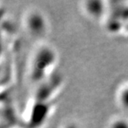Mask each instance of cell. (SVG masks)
<instances>
[{
  "label": "cell",
  "instance_id": "cell-1",
  "mask_svg": "<svg viewBox=\"0 0 128 128\" xmlns=\"http://www.w3.org/2000/svg\"><path fill=\"white\" fill-rule=\"evenodd\" d=\"M58 55L55 49L48 43L42 42L36 46L30 56L28 72L35 82L47 80L56 66Z\"/></svg>",
  "mask_w": 128,
  "mask_h": 128
},
{
  "label": "cell",
  "instance_id": "cell-2",
  "mask_svg": "<svg viewBox=\"0 0 128 128\" xmlns=\"http://www.w3.org/2000/svg\"><path fill=\"white\" fill-rule=\"evenodd\" d=\"M23 25L27 32L33 37L42 36L48 30L46 18L41 11L36 8L26 12L23 16Z\"/></svg>",
  "mask_w": 128,
  "mask_h": 128
},
{
  "label": "cell",
  "instance_id": "cell-3",
  "mask_svg": "<svg viewBox=\"0 0 128 128\" xmlns=\"http://www.w3.org/2000/svg\"><path fill=\"white\" fill-rule=\"evenodd\" d=\"M105 2L102 1H86L83 3V10L88 16L97 20L105 12Z\"/></svg>",
  "mask_w": 128,
  "mask_h": 128
},
{
  "label": "cell",
  "instance_id": "cell-4",
  "mask_svg": "<svg viewBox=\"0 0 128 128\" xmlns=\"http://www.w3.org/2000/svg\"><path fill=\"white\" fill-rule=\"evenodd\" d=\"M117 104L124 110L128 111V82L120 86L116 93Z\"/></svg>",
  "mask_w": 128,
  "mask_h": 128
},
{
  "label": "cell",
  "instance_id": "cell-5",
  "mask_svg": "<svg viewBox=\"0 0 128 128\" xmlns=\"http://www.w3.org/2000/svg\"><path fill=\"white\" fill-rule=\"evenodd\" d=\"M107 128H128V120L121 116H114L110 120Z\"/></svg>",
  "mask_w": 128,
  "mask_h": 128
}]
</instances>
